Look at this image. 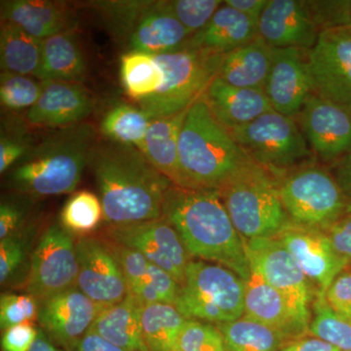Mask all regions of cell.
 Returning <instances> with one entry per match:
<instances>
[{
	"mask_svg": "<svg viewBox=\"0 0 351 351\" xmlns=\"http://www.w3.org/2000/svg\"><path fill=\"white\" fill-rule=\"evenodd\" d=\"M313 93L351 107V31L332 27L319 32L308 50Z\"/></svg>",
	"mask_w": 351,
	"mask_h": 351,
	"instance_id": "cell-14",
	"label": "cell"
},
{
	"mask_svg": "<svg viewBox=\"0 0 351 351\" xmlns=\"http://www.w3.org/2000/svg\"><path fill=\"white\" fill-rule=\"evenodd\" d=\"M32 145L31 138L25 131L2 129L0 136V173L3 174L13 168Z\"/></svg>",
	"mask_w": 351,
	"mask_h": 351,
	"instance_id": "cell-44",
	"label": "cell"
},
{
	"mask_svg": "<svg viewBox=\"0 0 351 351\" xmlns=\"http://www.w3.org/2000/svg\"><path fill=\"white\" fill-rule=\"evenodd\" d=\"M112 248L123 270L128 293L144 306L152 304L175 306L181 285L169 274L138 252L117 244Z\"/></svg>",
	"mask_w": 351,
	"mask_h": 351,
	"instance_id": "cell-22",
	"label": "cell"
},
{
	"mask_svg": "<svg viewBox=\"0 0 351 351\" xmlns=\"http://www.w3.org/2000/svg\"><path fill=\"white\" fill-rule=\"evenodd\" d=\"M276 237L290 252L308 280L315 283L318 292L324 295L334 279L350 263L335 250L321 228L289 219Z\"/></svg>",
	"mask_w": 351,
	"mask_h": 351,
	"instance_id": "cell-16",
	"label": "cell"
},
{
	"mask_svg": "<svg viewBox=\"0 0 351 351\" xmlns=\"http://www.w3.org/2000/svg\"><path fill=\"white\" fill-rule=\"evenodd\" d=\"M120 77L127 95L138 103L156 93L164 76L154 56L129 51L120 59Z\"/></svg>",
	"mask_w": 351,
	"mask_h": 351,
	"instance_id": "cell-35",
	"label": "cell"
},
{
	"mask_svg": "<svg viewBox=\"0 0 351 351\" xmlns=\"http://www.w3.org/2000/svg\"><path fill=\"white\" fill-rule=\"evenodd\" d=\"M162 218L179 233L189 255L228 267L245 281L250 277L244 239L218 189L171 186L164 198Z\"/></svg>",
	"mask_w": 351,
	"mask_h": 351,
	"instance_id": "cell-2",
	"label": "cell"
},
{
	"mask_svg": "<svg viewBox=\"0 0 351 351\" xmlns=\"http://www.w3.org/2000/svg\"><path fill=\"white\" fill-rule=\"evenodd\" d=\"M151 122L149 115L140 107L121 103L106 112L100 130L108 141L132 145L143 152Z\"/></svg>",
	"mask_w": 351,
	"mask_h": 351,
	"instance_id": "cell-34",
	"label": "cell"
},
{
	"mask_svg": "<svg viewBox=\"0 0 351 351\" xmlns=\"http://www.w3.org/2000/svg\"><path fill=\"white\" fill-rule=\"evenodd\" d=\"M39 328L32 323L17 325L2 331L1 351H29L38 339Z\"/></svg>",
	"mask_w": 351,
	"mask_h": 351,
	"instance_id": "cell-47",
	"label": "cell"
},
{
	"mask_svg": "<svg viewBox=\"0 0 351 351\" xmlns=\"http://www.w3.org/2000/svg\"><path fill=\"white\" fill-rule=\"evenodd\" d=\"M43 83L29 76L2 71L0 75V100L9 110H29L43 93Z\"/></svg>",
	"mask_w": 351,
	"mask_h": 351,
	"instance_id": "cell-39",
	"label": "cell"
},
{
	"mask_svg": "<svg viewBox=\"0 0 351 351\" xmlns=\"http://www.w3.org/2000/svg\"><path fill=\"white\" fill-rule=\"evenodd\" d=\"M319 31L346 27L351 31V1H304Z\"/></svg>",
	"mask_w": 351,
	"mask_h": 351,
	"instance_id": "cell-43",
	"label": "cell"
},
{
	"mask_svg": "<svg viewBox=\"0 0 351 351\" xmlns=\"http://www.w3.org/2000/svg\"><path fill=\"white\" fill-rule=\"evenodd\" d=\"M66 351H127L110 343L100 334L90 329Z\"/></svg>",
	"mask_w": 351,
	"mask_h": 351,
	"instance_id": "cell-50",
	"label": "cell"
},
{
	"mask_svg": "<svg viewBox=\"0 0 351 351\" xmlns=\"http://www.w3.org/2000/svg\"><path fill=\"white\" fill-rule=\"evenodd\" d=\"M325 300L335 313L351 319V272L343 271L334 279Z\"/></svg>",
	"mask_w": 351,
	"mask_h": 351,
	"instance_id": "cell-46",
	"label": "cell"
},
{
	"mask_svg": "<svg viewBox=\"0 0 351 351\" xmlns=\"http://www.w3.org/2000/svg\"><path fill=\"white\" fill-rule=\"evenodd\" d=\"M221 0H173L167 1L173 15L191 36L206 27L221 7Z\"/></svg>",
	"mask_w": 351,
	"mask_h": 351,
	"instance_id": "cell-40",
	"label": "cell"
},
{
	"mask_svg": "<svg viewBox=\"0 0 351 351\" xmlns=\"http://www.w3.org/2000/svg\"><path fill=\"white\" fill-rule=\"evenodd\" d=\"M188 321L173 304H152L144 306L142 326L147 350H179L180 339Z\"/></svg>",
	"mask_w": 351,
	"mask_h": 351,
	"instance_id": "cell-32",
	"label": "cell"
},
{
	"mask_svg": "<svg viewBox=\"0 0 351 351\" xmlns=\"http://www.w3.org/2000/svg\"><path fill=\"white\" fill-rule=\"evenodd\" d=\"M245 280L232 269L189 262L175 306L186 318L219 325L244 315Z\"/></svg>",
	"mask_w": 351,
	"mask_h": 351,
	"instance_id": "cell-7",
	"label": "cell"
},
{
	"mask_svg": "<svg viewBox=\"0 0 351 351\" xmlns=\"http://www.w3.org/2000/svg\"><path fill=\"white\" fill-rule=\"evenodd\" d=\"M263 92L272 110L295 119L313 93L308 50L274 49L271 68Z\"/></svg>",
	"mask_w": 351,
	"mask_h": 351,
	"instance_id": "cell-17",
	"label": "cell"
},
{
	"mask_svg": "<svg viewBox=\"0 0 351 351\" xmlns=\"http://www.w3.org/2000/svg\"><path fill=\"white\" fill-rule=\"evenodd\" d=\"M176 351H180V350H176Z\"/></svg>",
	"mask_w": 351,
	"mask_h": 351,
	"instance_id": "cell-55",
	"label": "cell"
},
{
	"mask_svg": "<svg viewBox=\"0 0 351 351\" xmlns=\"http://www.w3.org/2000/svg\"><path fill=\"white\" fill-rule=\"evenodd\" d=\"M96 131L87 122L45 136L9 173V186L24 195H66L77 188L96 147Z\"/></svg>",
	"mask_w": 351,
	"mask_h": 351,
	"instance_id": "cell-3",
	"label": "cell"
},
{
	"mask_svg": "<svg viewBox=\"0 0 351 351\" xmlns=\"http://www.w3.org/2000/svg\"><path fill=\"white\" fill-rule=\"evenodd\" d=\"M216 326L228 351H280L290 341L282 332L245 315Z\"/></svg>",
	"mask_w": 351,
	"mask_h": 351,
	"instance_id": "cell-33",
	"label": "cell"
},
{
	"mask_svg": "<svg viewBox=\"0 0 351 351\" xmlns=\"http://www.w3.org/2000/svg\"><path fill=\"white\" fill-rule=\"evenodd\" d=\"M295 119L323 165L330 167L351 151V107L313 93Z\"/></svg>",
	"mask_w": 351,
	"mask_h": 351,
	"instance_id": "cell-13",
	"label": "cell"
},
{
	"mask_svg": "<svg viewBox=\"0 0 351 351\" xmlns=\"http://www.w3.org/2000/svg\"><path fill=\"white\" fill-rule=\"evenodd\" d=\"M244 241L251 270L279 291L297 315L309 326V304L313 294L308 278L290 252L276 237Z\"/></svg>",
	"mask_w": 351,
	"mask_h": 351,
	"instance_id": "cell-11",
	"label": "cell"
},
{
	"mask_svg": "<svg viewBox=\"0 0 351 351\" xmlns=\"http://www.w3.org/2000/svg\"><path fill=\"white\" fill-rule=\"evenodd\" d=\"M218 191L244 240L274 237L289 221L276 178L256 163L239 171Z\"/></svg>",
	"mask_w": 351,
	"mask_h": 351,
	"instance_id": "cell-5",
	"label": "cell"
},
{
	"mask_svg": "<svg viewBox=\"0 0 351 351\" xmlns=\"http://www.w3.org/2000/svg\"><path fill=\"white\" fill-rule=\"evenodd\" d=\"M180 351H228L223 335L211 323L189 319L182 332Z\"/></svg>",
	"mask_w": 351,
	"mask_h": 351,
	"instance_id": "cell-41",
	"label": "cell"
},
{
	"mask_svg": "<svg viewBox=\"0 0 351 351\" xmlns=\"http://www.w3.org/2000/svg\"><path fill=\"white\" fill-rule=\"evenodd\" d=\"M274 59V48L261 36L223 56L217 77L240 88L265 87Z\"/></svg>",
	"mask_w": 351,
	"mask_h": 351,
	"instance_id": "cell-27",
	"label": "cell"
},
{
	"mask_svg": "<svg viewBox=\"0 0 351 351\" xmlns=\"http://www.w3.org/2000/svg\"><path fill=\"white\" fill-rule=\"evenodd\" d=\"M104 219L100 197L83 191L71 196L61 212L62 226L68 232L88 233L95 230Z\"/></svg>",
	"mask_w": 351,
	"mask_h": 351,
	"instance_id": "cell-38",
	"label": "cell"
},
{
	"mask_svg": "<svg viewBox=\"0 0 351 351\" xmlns=\"http://www.w3.org/2000/svg\"><path fill=\"white\" fill-rule=\"evenodd\" d=\"M289 219L323 228L350 212V200L327 166L314 160L277 178Z\"/></svg>",
	"mask_w": 351,
	"mask_h": 351,
	"instance_id": "cell-8",
	"label": "cell"
},
{
	"mask_svg": "<svg viewBox=\"0 0 351 351\" xmlns=\"http://www.w3.org/2000/svg\"><path fill=\"white\" fill-rule=\"evenodd\" d=\"M29 351H66L64 348H60L54 341L46 335L45 332L39 329L38 339L34 341Z\"/></svg>",
	"mask_w": 351,
	"mask_h": 351,
	"instance_id": "cell-54",
	"label": "cell"
},
{
	"mask_svg": "<svg viewBox=\"0 0 351 351\" xmlns=\"http://www.w3.org/2000/svg\"><path fill=\"white\" fill-rule=\"evenodd\" d=\"M230 132L245 154L276 179L316 160L297 120L276 110Z\"/></svg>",
	"mask_w": 351,
	"mask_h": 351,
	"instance_id": "cell-9",
	"label": "cell"
},
{
	"mask_svg": "<svg viewBox=\"0 0 351 351\" xmlns=\"http://www.w3.org/2000/svg\"><path fill=\"white\" fill-rule=\"evenodd\" d=\"M226 5L258 22L267 0H225Z\"/></svg>",
	"mask_w": 351,
	"mask_h": 351,
	"instance_id": "cell-53",
	"label": "cell"
},
{
	"mask_svg": "<svg viewBox=\"0 0 351 351\" xmlns=\"http://www.w3.org/2000/svg\"><path fill=\"white\" fill-rule=\"evenodd\" d=\"M43 93L27 110L25 121L32 126L64 128L82 123L95 108L92 95L77 83L45 82Z\"/></svg>",
	"mask_w": 351,
	"mask_h": 351,
	"instance_id": "cell-20",
	"label": "cell"
},
{
	"mask_svg": "<svg viewBox=\"0 0 351 351\" xmlns=\"http://www.w3.org/2000/svg\"><path fill=\"white\" fill-rule=\"evenodd\" d=\"M258 36V22L223 2L206 27L191 36L186 46L225 55Z\"/></svg>",
	"mask_w": 351,
	"mask_h": 351,
	"instance_id": "cell-26",
	"label": "cell"
},
{
	"mask_svg": "<svg viewBox=\"0 0 351 351\" xmlns=\"http://www.w3.org/2000/svg\"><path fill=\"white\" fill-rule=\"evenodd\" d=\"M25 218V212L22 205L12 200L2 201L0 205V240L19 232Z\"/></svg>",
	"mask_w": 351,
	"mask_h": 351,
	"instance_id": "cell-49",
	"label": "cell"
},
{
	"mask_svg": "<svg viewBox=\"0 0 351 351\" xmlns=\"http://www.w3.org/2000/svg\"><path fill=\"white\" fill-rule=\"evenodd\" d=\"M25 255V242L19 232L0 240V282L4 284L20 267Z\"/></svg>",
	"mask_w": 351,
	"mask_h": 351,
	"instance_id": "cell-45",
	"label": "cell"
},
{
	"mask_svg": "<svg viewBox=\"0 0 351 351\" xmlns=\"http://www.w3.org/2000/svg\"><path fill=\"white\" fill-rule=\"evenodd\" d=\"M308 332L341 351H351V319L335 313L323 293H316Z\"/></svg>",
	"mask_w": 351,
	"mask_h": 351,
	"instance_id": "cell-37",
	"label": "cell"
},
{
	"mask_svg": "<svg viewBox=\"0 0 351 351\" xmlns=\"http://www.w3.org/2000/svg\"><path fill=\"white\" fill-rule=\"evenodd\" d=\"M244 315L282 332L293 341L302 338L309 329L286 298L253 270L245 281Z\"/></svg>",
	"mask_w": 351,
	"mask_h": 351,
	"instance_id": "cell-21",
	"label": "cell"
},
{
	"mask_svg": "<svg viewBox=\"0 0 351 351\" xmlns=\"http://www.w3.org/2000/svg\"><path fill=\"white\" fill-rule=\"evenodd\" d=\"M143 309L144 306L128 293L121 302L104 308L91 329L127 351H149L143 335Z\"/></svg>",
	"mask_w": 351,
	"mask_h": 351,
	"instance_id": "cell-30",
	"label": "cell"
},
{
	"mask_svg": "<svg viewBox=\"0 0 351 351\" xmlns=\"http://www.w3.org/2000/svg\"><path fill=\"white\" fill-rule=\"evenodd\" d=\"M39 302L31 295L2 294L0 297V328L2 331L38 320Z\"/></svg>",
	"mask_w": 351,
	"mask_h": 351,
	"instance_id": "cell-42",
	"label": "cell"
},
{
	"mask_svg": "<svg viewBox=\"0 0 351 351\" xmlns=\"http://www.w3.org/2000/svg\"><path fill=\"white\" fill-rule=\"evenodd\" d=\"M280 351H341L315 337H302L290 341Z\"/></svg>",
	"mask_w": 351,
	"mask_h": 351,
	"instance_id": "cell-52",
	"label": "cell"
},
{
	"mask_svg": "<svg viewBox=\"0 0 351 351\" xmlns=\"http://www.w3.org/2000/svg\"><path fill=\"white\" fill-rule=\"evenodd\" d=\"M89 165L100 193L104 219L110 226L162 217L164 198L174 184L142 152L107 141L97 144Z\"/></svg>",
	"mask_w": 351,
	"mask_h": 351,
	"instance_id": "cell-1",
	"label": "cell"
},
{
	"mask_svg": "<svg viewBox=\"0 0 351 351\" xmlns=\"http://www.w3.org/2000/svg\"><path fill=\"white\" fill-rule=\"evenodd\" d=\"M0 7L1 21L17 25L39 41L75 29V17L66 2L5 0Z\"/></svg>",
	"mask_w": 351,
	"mask_h": 351,
	"instance_id": "cell-24",
	"label": "cell"
},
{
	"mask_svg": "<svg viewBox=\"0 0 351 351\" xmlns=\"http://www.w3.org/2000/svg\"><path fill=\"white\" fill-rule=\"evenodd\" d=\"M107 233L113 243L138 252L165 270L180 285L184 284L191 255L179 233L162 217L126 225L110 226Z\"/></svg>",
	"mask_w": 351,
	"mask_h": 351,
	"instance_id": "cell-12",
	"label": "cell"
},
{
	"mask_svg": "<svg viewBox=\"0 0 351 351\" xmlns=\"http://www.w3.org/2000/svg\"><path fill=\"white\" fill-rule=\"evenodd\" d=\"M258 36L274 49L313 47L319 36L304 1L267 0L258 22Z\"/></svg>",
	"mask_w": 351,
	"mask_h": 351,
	"instance_id": "cell-19",
	"label": "cell"
},
{
	"mask_svg": "<svg viewBox=\"0 0 351 351\" xmlns=\"http://www.w3.org/2000/svg\"><path fill=\"white\" fill-rule=\"evenodd\" d=\"M41 61V41L17 25L1 21L0 63L2 71L36 77Z\"/></svg>",
	"mask_w": 351,
	"mask_h": 351,
	"instance_id": "cell-31",
	"label": "cell"
},
{
	"mask_svg": "<svg viewBox=\"0 0 351 351\" xmlns=\"http://www.w3.org/2000/svg\"><path fill=\"white\" fill-rule=\"evenodd\" d=\"M78 261L75 242L62 226H51L32 252L25 290L38 302L76 287Z\"/></svg>",
	"mask_w": 351,
	"mask_h": 351,
	"instance_id": "cell-10",
	"label": "cell"
},
{
	"mask_svg": "<svg viewBox=\"0 0 351 351\" xmlns=\"http://www.w3.org/2000/svg\"><path fill=\"white\" fill-rule=\"evenodd\" d=\"M191 34L171 12L167 1H154L129 38L130 51L152 56L182 49Z\"/></svg>",
	"mask_w": 351,
	"mask_h": 351,
	"instance_id": "cell-25",
	"label": "cell"
},
{
	"mask_svg": "<svg viewBox=\"0 0 351 351\" xmlns=\"http://www.w3.org/2000/svg\"><path fill=\"white\" fill-rule=\"evenodd\" d=\"M188 110L152 119L145 136L143 154L161 174L182 188L179 161V138Z\"/></svg>",
	"mask_w": 351,
	"mask_h": 351,
	"instance_id": "cell-29",
	"label": "cell"
},
{
	"mask_svg": "<svg viewBox=\"0 0 351 351\" xmlns=\"http://www.w3.org/2000/svg\"><path fill=\"white\" fill-rule=\"evenodd\" d=\"M328 168L331 171L346 198L351 201V151L339 159L338 162Z\"/></svg>",
	"mask_w": 351,
	"mask_h": 351,
	"instance_id": "cell-51",
	"label": "cell"
},
{
	"mask_svg": "<svg viewBox=\"0 0 351 351\" xmlns=\"http://www.w3.org/2000/svg\"><path fill=\"white\" fill-rule=\"evenodd\" d=\"M182 188L219 189L253 161L200 99L189 108L179 138Z\"/></svg>",
	"mask_w": 351,
	"mask_h": 351,
	"instance_id": "cell-4",
	"label": "cell"
},
{
	"mask_svg": "<svg viewBox=\"0 0 351 351\" xmlns=\"http://www.w3.org/2000/svg\"><path fill=\"white\" fill-rule=\"evenodd\" d=\"M202 98L214 117L228 131L246 125L272 110L263 90L233 86L217 76Z\"/></svg>",
	"mask_w": 351,
	"mask_h": 351,
	"instance_id": "cell-23",
	"label": "cell"
},
{
	"mask_svg": "<svg viewBox=\"0 0 351 351\" xmlns=\"http://www.w3.org/2000/svg\"><path fill=\"white\" fill-rule=\"evenodd\" d=\"M86 62L73 29L41 41V61L36 78L41 82L80 84L86 77Z\"/></svg>",
	"mask_w": 351,
	"mask_h": 351,
	"instance_id": "cell-28",
	"label": "cell"
},
{
	"mask_svg": "<svg viewBox=\"0 0 351 351\" xmlns=\"http://www.w3.org/2000/svg\"><path fill=\"white\" fill-rule=\"evenodd\" d=\"M104 308L75 287L39 302L38 321L41 330L66 350L91 329Z\"/></svg>",
	"mask_w": 351,
	"mask_h": 351,
	"instance_id": "cell-18",
	"label": "cell"
},
{
	"mask_svg": "<svg viewBox=\"0 0 351 351\" xmlns=\"http://www.w3.org/2000/svg\"><path fill=\"white\" fill-rule=\"evenodd\" d=\"M78 261L76 287L104 307L121 302L128 294L123 270L112 247L94 237L75 242Z\"/></svg>",
	"mask_w": 351,
	"mask_h": 351,
	"instance_id": "cell-15",
	"label": "cell"
},
{
	"mask_svg": "<svg viewBox=\"0 0 351 351\" xmlns=\"http://www.w3.org/2000/svg\"><path fill=\"white\" fill-rule=\"evenodd\" d=\"M330 239L335 250L351 262V213L348 212L332 223L321 228Z\"/></svg>",
	"mask_w": 351,
	"mask_h": 351,
	"instance_id": "cell-48",
	"label": "cell"
},
{
	"mask_svg": "<svg viewBox=\"0 0 351 351\" xmlns=\"http://www.w3.org/2000/svg\"><path fill=\"white\" fill-rule=\"evenodd\" d=\"M223 56L186 46L156 55L154 59L163 71L162 85L149 98L138 101V106L152 120L188 110L218 75Z\"/></svg>",
	"mask_w": 351,
	"mask_h": 351,
	"instance_id": "cell-6",
	"label": "cell"
},
{
	"mask_svg": "<svg viewBox=\"0 0 351 351\" xmlns=\"http://www.w3.org/2000/svg\"><path fill=\"white\" fill-rule=\"evenodd\" d=\"M152 0H106L90 2L89 6L96 11L106 27L115 38L127 39L154 4Z\"/></svg>",
	"mask_w": 351,
	"mask_h": 351,
	"instance_id": "cell-36",
	"label": "cell"
}]
</instances>
